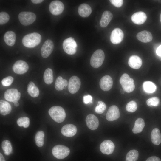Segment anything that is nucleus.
Listing matches in <instances>:
<instances>
[{"label": "nucleus", "instance_id": "nucleus-1", "mask_svg": "<svg viewBox=\"0 0 161 161\" xmlns=\"http://www.w3.org/2000/svg\"><path fill=\"white\" fill-rule=\"evenodd\" d=\"M41 39V35L37 32H33L26 35L23 38V45L28 48H33L40 43Z\"/></svg>", "mask_w": 161, "mask_h": 161}, {"label": "nucleus", "instance_id": "nucleus-2", "mask_svg": "<svg viewBox=\"0 0 161 161\" xmlns=\"http://www.w3.org/2000/svg\"><path fill=\"white\" fill-rule=\"evenodd\" d=\"M48 113L51 117L58 123L63 122L66 116L64 109L60 106H55L51 107L49 109Z\"/></svg>", "mask_w": 161, "mask_h": 161}, {"label": "nucleus", "instance_id": "nucleus-3", "mask_svg": "<svg viewBox=\"0 0 161 161\" xmlns=\"http://www.w3.org/2000/svg\"><path fill=\"white\" fill-rule=\"evenodd\" d=\"M120 83L124 91L127 93L133 91L135 89L134 80L126 73L123 74L120 77Z\"/></svg>", "mask_w": 161, "mask_h": 161}, {"label": "nucleus", "instance_id": "nucleus-4", "mask_svg": "<svg viewBox=\"0 0 161 161\" xmlns=\"http://www.w3.org/2000/svg\"><path fill=\"white\" fill-rule=\"evenodd\" d=\"M105 58L103 51L101 49H97L93 53L90 60L91 66L94 68H98L102 64Z\"/></svg>", "mask_w": 161, "mask_h": 161}, {"label": "nucleus", "instance_id": "nucleus-5", "mask_svg": "<svg viewBox=\"0 0 161 161\" xmlns=\"http://www.w3.org/2000/svg\"><path fill=\"white\" fill-rule=\"evenodd\" d=\"M18 18L22 24L24 26H27L31 24L35 21L36 19V16L32 12L24 11L19 13Z\"/></svg>", "mask_w": 161, "mask_h": 161}, {"label": "nucleus", "instance_id": "nucleus-6", "mask_svg": "<svg viewBox=\"0 0 161 161\" xmlns=\"http://www.w3.org/2000/svg\"><path fill=\"white\" fill-rule=\"evenodd\" d=\"M77 45L74 39L72 37L64 40L63 43V47L64 52L67 54L72 55L76 52Z\"/></svg>", "mask_w": 161, "mask_h": 161}, {"label": "nucleus", "instance_id": "nucleus-7", "mask_svg": "<svg viewBox=\"0 0 161 161\" xmlns=\"http://www.w3.org/2000/svg\"><path fill=\"white\" fill-rule=\"evenodd\" d=\"M70 153V150L67 147L62 145L55 146L52 150L53 155L56 158L62 159L67 157Z\"/></svg>", "mask_w": 161, "mask_h": 161}, {"label": "nucleus", "instance_id": "nucleus-8", "mask_svg": "<svg viewBox=\"0 0 161 161\" xmlns=\"http://www.w3.org/2000/svg\"><path fill=\"white\" fill-rule=\"evenodd\" d=\"M4 97L7 101L13 102H18L21 97V93L16 89L11 88L7 90L4 92Z\"/></svg>", "mask_w": 161, "mask_h": 161}, {"label": "nucleus", "instance_id": "nucleus-9", "mask_svg": "<svg viewBox=\"0 0 161 161\" xmlns=\"http://www.w3.org/2000/svg\"><path fill=\"white\" fill-rule=\"evenodd\" d=\"M81 85L80 78L77 76H73L70 78L68 84V89L71 94H75L78 92Z\"/></svg>", "mask_w": 161, "mask_h": 161}, {"label": "nucleus", "instance_id": "nucleus-10", "mask_svg": "<svg viewBox=\"0 0 161 161\" xmlns=\"http://www.w3.org/2000/svg\"><path fill=\"white\" fill-rule=\"evenodd\" d=\"M64 8L63 3L58 0H55L52 1L49 4V10L53 15H57L61 14Z\"/></svg>", "mask_w": 161, "mask_h": 161}, {"label": "nucleus", "instance_id": "nucleus-11", "mask_svg": "<svg viewBox=\"0 0 161 161\" xmlns=\"http://www.w3.org/2000/svg\"><path fill=\"white\" fill-rule=\"evenodd\" d=\"M12 68L15 73L21 75L27 71L29 66L27 63L25 61L22 60H19L14 64Z\"/></svg>", "mask_w": 161, "mask_h": 161}, {"label": "nucleus", "instance_id": "nucleus-12", "mask_svg": "<svg viewBox=\"0 0 161 161\" xmlns=\"http://www.w3.org/2000/svg\"><path fill=\"white\" fill-rule=\"evenodd\" d=\"M54 45L52 41L50 39L46 40L44 43L41 49L42 56L46 58L48 57L53 51Z\"/></svg>", "mask_w": 161, "mask_h": 161}, {"label": "nucleus", "instance_id": "nucleus-13", "mask_svg": "<svg viewBox=\"0 0 161 161\" xmlns=\"http://www.w3.org/2000/svg\"><path fill=\"white\" fill-rule=\"evenodd\" d=\"M115 145L113 143L109 140H106L102 142L100 146L101 152L105 154H112L114 150Z\"/></svg>", "mask_w": 161, "mask_h": 161}, {"label": "nucleus", "instance_id": "nucleus-14", "mask_svg": "<svg viewBox=\"0 0 161 161\" xmlns=\"http://www.w3.org/2000/svg\"><path fill=\"white\" fill-rule=\"evenodd\" d=\"M124 37V33L120 28H115L112 31L110 37L111 42L114 44L120 43Z\"/></svg>", "mask_w": 161, "mask_h": 161}, {"label": "nucleus", "instance_id": "nucleus-15", "mask_svg": "<svg viewBox=\"0 0 161 161\" xmlns=\"http://www.w3.org/2000/svg\"><path fill=\"white\" fill-rule=\"evenodd\" d=\"M120 116V112L118 107L116 105H112L109 109L106 115L107 120L113 121L118 119Z\"/></svg>", "mask_w": 161, "mask_h": 161}, {"label": "nucleus", "instance_id": "nucleus-16", "mask_svg": "<svg viewBox=\"0 0 161 161\" xmlns=\"http://www.w3.org/2000/svg\"><path fill=\"white\" fill-rule=\"evenodd\" d=\"M113 82L112 77L108 75H105L100 79V86L101 89L104 91H107L110 90L113 85Z\"/></svg>", "mask_w": 161, "mask_h": 161}, {"label": "nucleus", "instance_id": "nucleus-17", "mask_svg": "<svg viewBox=\"0 0 161 161\" xmlns=\"http://www.w3.org/2000/svg\"><path fill=\"white\" fill-rule=\"evenodd\" d=\"M86 123L88 127L92 130L97 128L99 125V120L97 117L92 114L88 115L86 118Z\"/></svg>", "mask_w": 161, "mask_h": 161}, {"label": "nucleus", "instance_id": "nucleus-18", "mask_svg": "<svg viewBox=\"0 0 161 161\" xmlns=\"http://www.w3.org/2000/svg\"><path fill=\"white\" fill-rule=\"evenodd\" d=\"M77 132V129L75 126L72 124H67L62 128L61 132L66 137H72L74 136Z\"/></svg>", "mask_w": 161, "mask_h": 161}, {"label": "nucleus", "instance_id": "nucleus-19", "mask_svg": "<svg viewBox=\"0 0 161 161\" xmlns=\"http://www.w3.org/2000/svg\"><path fill=\"white\" fill-rule=\"evenodd\" d=\"M132 21L134 24L140 25L143 24L147 19L145 13L143 11H139L134 13L131 17Z\"/></svg>", "mask_w": 161, "mask_h": 161}, {"label": "nucleus", "instance_id": "nucleus-20", "mask_svg": "<svg viewBox=\"0 0 161 161\" xmlns=\"http://www.w3.org/2000/svg\"><path fill=\"white\" fill-rule=\"evenodd\" d=\"M142 61L141 59L136 55L131 56L128 60V64L131 68L137 69L141 66Z\"/></svg>", "mask_w": 161, "mask_h": 161}, {"label": "nucleus", "instance_id": "nucleus-21", "mask_svg": "<svg viewBox=\"0 0 161 161\" xmlns=\"http://www.w3.org/2000/svg\"><path fill=\"white\" fill-rule=\"evenodd\" d=\"M136 37L139 41L144 43L150 42L153 39L151 33L147 30H144L139 32L137 34Z\"/></svg>", "mask_w": 161, "mask_h": 161}, {"label": "nucleus", "instance_id": "nucleus-22", "mask_svg": "<svg viewBox=\"0 0 161 161\" xmlns=\"http://www.w3.org/2000/svg\"><path fill=\"white\" fill-rule=\"evenodd\" d=\"M113 17V14L109 11H104L100 21V24L102 27H106L112 20Z\"/></svg>", "mask_w": 161, "mask_h": 161}, {"label": "nucleus", "instance_id": "nucleus-23", "mask_svg": "<svg viewBox=\"0 0 161 161\" xmlns=\"http://www.w3.org/2000/svg\"><path fill=\"white\" fill-rule=\"evenodd\" d=\"M78 11L79 15L81 16L86 17L90 15L92 10L89 5L86 3H83L79 6Z\"/></svg>", "mask_w": 161, "mask_h": 161}, {"label": "nucleus", "instance_id": "nucleus-24", "mask_svg": "<svg viewBox=\"0 0 161 161\" xmlns=\"http://www.w3.org/2000/svg\"><path fill=\"white\" fill-rule=\"evenodd\" d=\"M4 40L5 43L8 46H13L16 41V35L15 33L11 31L6 32L4 35Z\"/></svg>", "mask_w": 161, "mask_h": 161}, {"label": "nucleus", "instance_id": "nucleus-25", "mask_svg": "<svg viewBox=\"0 0 161 161\" xmlns=\"http://www.w3.org/2000/svg\"><path fill=\"white\" fill-rule=\"evenodd\" d=\"M151 138L152 143L154 145H158L161 143V134L159 129L157 128L154 129L151 131Z\"/></svg>", "mask_w": 161, "mask_h": 161}, {"label": "nucleus", "instance_id": "nucleus-26", "mask_svg": "<svg viewBox=\"0 0 161 161\" xmlns=\"http://www.w3.org/2000/svg\"><path fill=\"white\" fill-rule=\"evenodd\" d=\"M12 110L11 106L8 102L1 100H0V112L3 115L9 114Z\"/></svg>", "mask_w": 161, "mask_h": 161}, {"label": "nucleus", "instance_id": "nucleus-27", "mask_svg": "<svg viewBox=\"0 0 161 161\" xmlns=\"http://www.w3.org/2000/svg\"><path fill=\"white\" fill-rule=\"evenodd\" d=\"M27 91L28 94L33 97H36L39 95V90L32 82L30 81L29 83Z\"/></svg>", "mask_w": 161, "mask_h": 161}, {"label": "nucleus", "instance_id": "nucleus-28", "mask_svg": "<svg viewBox=\"0 0 161 161\" xmlns=\"http://www.w3.org/2000/svg\"><path fill=\"white\" fill-rule=\"evenodd\" d=\"M145 126L144 120L141 118H137L135 121L132 131L134 133L137 134L141 132Z\"/></svg>", "mask_w": 161, "mask_h": 161}, {"label": "nucleus", "instance_id": "nucleus-29", "mask_svg": "<svg viewBox=\"0 0 161 161\" xmlns=\"http://www.w3.org/2000/svg\"><path fill=\"white\" fill-rule=\"evenodd\" d=\"M68 84V83L66 80L63 79L61 76H59L56 80L55 88L57 90L61 91L66 87Z\"/></svg>", "mask_w": 161, "mask_h": 161}, {"label": "nucleus", "instance_id": "nucleus-30", "mask_svg": "<svg viewBox=\"0 0 161 161\" xmlns=\"http://www.w3.org/2000/svg\"><path fill=\"white\" fill-rule=\"evenodd\" d=\"M44 80L45 83L48 85L52 83L53 81V73L52 70L50 68L47 69L44 74Z\"/></svg>", "mask_w": 161, "mask_h": 161}, {"label": "nucleus", "instance_id": "nucleus-31", "mask_svg": "<svg viewBox=\"0 0 161 161\" xmlns=\"http://www.w3.org/2000/svg\"><path fill=\"white\" fill-rule=\"evenodd\" d=\"M143 86L144 91L147 93H153L156 89V86L155 84L150 81L144 82L143 83Z\"/></svg>", "mask_w": 161, "mask_h": 161}, {"label": "nucleus", "instance_id": "nucleus-32", "mask_svg": "<svg viewBox=\"0 0 161 161\" xmlns=\"http://www.w3.org/2000/svg\"><path fill=\"white\" fill-rule=\"evenodd\" d=\"M139 153L136 150H130L127 154L126 161H137L138 158Z\"/></svg>", "mask_w": 161, "mask_h": 161}, {"label": "nucleus", "instance_id": "nucleus-33", "mask_svg": "<svg viewBox=\"0 0 161 161\" xmlns=\"http://www.w3.org/2000/svg\"><path fill=\"white\" fill-rule=\"evenodd\" d=\"M1 147L5 155H8L12 153V148L11 143L9 141L6 140L3 141Z\"/></svg>", "mask_w": 161, "mask_h": 161}, {"label": "nucleus", "instance_id": "nucleus-34", "mask_svg": "<svg viewBox=\"0 0 161 161\" xmlns=\"http://www.w3.org/2000/svg\"><path fill=\"white\" fill-rule=\"evenodd\" d=\"M44 134L42 131H39L36 134L35 141L37 145L39 147L42 146L44 143Z\"/></svg>", "mask_w": 161, "mask_h": 161}, {"label": "nucleus", "instance_id": "nucleus-35", "mask_svg": "<svg viewBox=\"0 0 161 161\" xmlns=\"http://www.w3.org/2000/svg\"><path fill=\"white\" fill-rule=\"evenodd\" d=\"M17 122L19 126H23L25 128H27L30 124V120L27 117H21L17 120Z\"/></svg>", "mask_w": 161, "mask_h": 161}, {"label": "nucleus", "instance_id": "nucleus-36", "mask_svg": "<svg viewBox=\"0 0 161 161\" xmlns=\"http://www.w3.org/2000/svg\"><path fill=\"white\" fill-rule=\"evenodd\" d=\"M106 108V106L104 102L99 101L98 102L97 106L95 108V111L96 113L101 114L105 112Z\"/></svg>", "mask_w": 161, "mask_h": 161}, {"label": "nucleus", "instance_id": "nucleus-37", "mask_svg": "<svg viewBox=\"0 0 161 161\" xmlns=\"http://www.w3.org/2000/svg\"><path fill=\"white\" fill-rule=\"evenodd\" d=\"M137 105L136 102L132 100L129 102L127 104L126 109V110L129 112H134L137 109Z\"/></svg>", "mask_w": 161, "mask_h": 161}, {"label": "nucleus", "instance_id": "nucleus-38", "mask_svg": "<svg viewBox=\"0 0 161 161\" xmlns=\"http://www.w3.org/2000/svg\"><path fill=\"white\" fill-rule=\"evenodd\" d=\"M160 102L159 98L156 97L149 98L146 101L147 105L150 107L157 106L159 105Z\"/></svg>", "mask_w": 161, "mask_h": 161}, {"label": "nucleus", "instance_id": "nucleus-39", "mask_svg": "<svg viewBox=\"0 0 161 161\" xmlns=\"http://www.w3.org/2000/svg\"><path fill=\"white\" fill-rule=\"evenodd\" d=\"M10 16L8 14L5 12L0 13V24L3 25L7 23L9 21Z\"/></svg>", "mask_w": 161, "mask_h": 161}, {"label": "nucleus", "instance_id": "nucleus-40", "mask_svg": "<svg viewBox=\"0 0 161 161\" xmlns=\"http://www.w3.org/2000/svg\"><path fill=\"white\" fill-rule=\"evenodd\" d=\"M13 81V78L11 76H9L3 78L1 80V84L4 86H10Z\"/></svg>", "mask_w": 161, "mask_h": 161}, {"label": "nucleus", "instance_id": "nucleus-41", "mask_svg": "<svg viewBox=\"0 0 161 161\" xmlns=\"http://www.w3.org/2000/svg\"><path fill=\"white\" fill-rule=\"evenodd\" d=\"M111 3L117 7H120L123 5V0H110Z\"/></svg>", "mask_w": 161, "mask_h": 161}, {"label": "nucleus", "instance_id": "nucleus-42", "mask_svg": "<svg viewBox=\"0 0 161 161\" xmlns=\"http://www.w3.org/2000/svg\"><path fill=\"white\" fill-rule=\"evenodd\" d=\"M92 97L90 95H84L83 97V101L85 104H88L92 103Z\"/></svg>", "mask_w": 161, "mask_h": 161}, {"label": "nucleus", "instance_id": "nucleus-43", "mask_svg": "<svg viewBox=\"0 0 161 161\" xmlns=\"http://www.w3.org/2000/svg\"><path fill=\"white\" fill-rule=\"evenodd\" d=\"M145 161H161V160L158 157L152 156L148 158Z\"/></svg>", "mask_w": 161, "mask_h": 161}, {"label": "nucleus", "instance_id": "nucleus-44", "mask_svg": "<svg viewBox=\"0 0 161 161\" xmlns=\"http://www.w3.org/2000/svg\"><path fill=\"white\" fill-rule=\"evenodd\" d=\"M156 52L157 55L158 56L161 57V45L160 46L157 48V50Z\"/></svg>", "mask_w": 161, "mask_h": 161}, {"label": "nucleus", "instance_id": "nucleus-45", "mask_svg": "<svg viewBox=\"0 0 161 161\" xmlns=\"http://www.w3.org/2000/svg\"><path fill=\"white\" fill-rule=\"evenodd\" d=\"M31 1L34 4H39L42 2L43 1H44V0H31Z\"/></svg>", "mask_w": 161, "mask_h": 161}, {"label": "nucleus", "instance_id": "nucleus-46", "mask_svg": "<svg viewBox=\"0 0 161 161\" xmlns=\"http://www.w3.org/2000/svg\"><path fill=\"white\" fill-rule=\"evenodd\" d=\"M0 161H5L4 157L1 153H0Z\"/></svg>", "mask_w": 161, "mask_h": 161}, {"label": "nucleus", "instance_id": "nucleus-47", "mask_svg": "<svg viewBox=\"0 0 161 161\" xmlns=\"http://www.w3.org/2000/svg\"><path fill=\"white\" fill-rule=\"evenodd\" d=\"M14 106L16 107H17L19 105V103L18 102H16L14 103Z\"/></svg>", "mask_w": 161, "mask_h": 161}, {"label": "nucleus", "instance_id": "nucleus-48", "mask_svg": "<svg viewBox=\"0 0 161 161\" xmlns=\"http://www.w3.org/2000/svg\"><path fill=\"white\" fill-rule=\"evenodd\" d=\"M160 21L161 23V13L160 15Z\"/></svg>", "mask_w": 161, "mask_h": 161}]
</instances>
